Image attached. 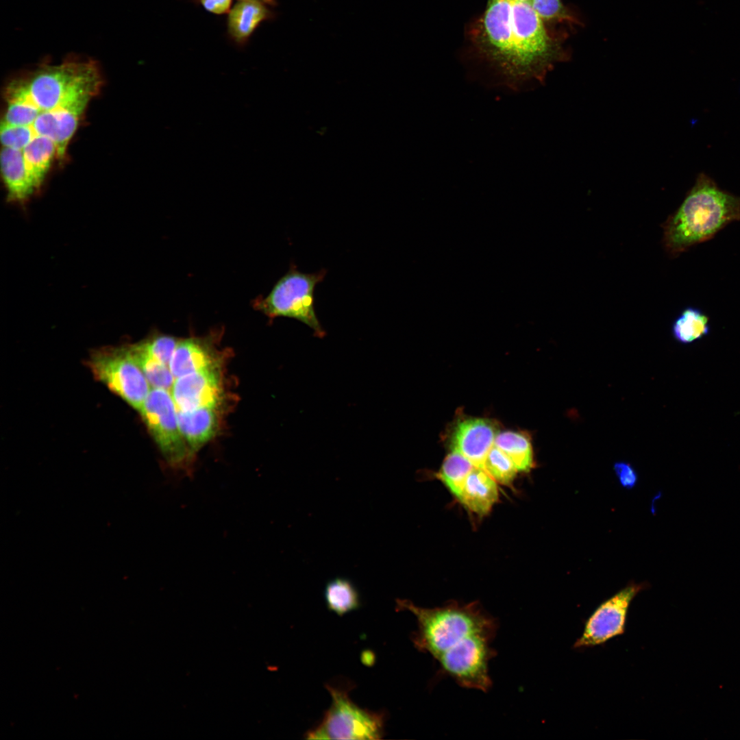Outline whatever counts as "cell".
<instances>
[{
  "label": "cell",
  "mask_w": 740,
  "mask_h": 740,
  "mask_svg": "<svg viewBox=\"0 0 740 740\" xmlns=\"http://www.w3.org/2000/svg\"><path fill=\"white\" fill-rule=\"evenodd\" d=\"M274 4L263 0H238L229 12L227 34L238 45H245L263 21L273 18L269 8Z\"/></svg>",
  "instance_id": "4fadbf2b"
},
{
  "label": "cell",
  "mask_w": 740,
  "mask_h": 740,
  "mask_svg": "<svg viewBox=\"0 0 740 740\" xmlns=\"http://www.w3.org/2000/svg\"><path fill=\"white\" fill-rule=\"evenodd\" d=\"M22 81L43 112L54 108L79 88L101 85V76L94 61L71 58L56 65H42Z\"/></svg>",
  "instance_id": "52a82bcc"
},
{
  "label": "cell",
  "mask_w": 740,
  "mask_h": 740,
  "mask_svg": "<svg viewBox=\"0 0 740 740\" xmlns=\"http://www.w3.org/2000/svg\"><path fill=\"white\" fill-rule=\"evenodd\" d=\"M178 342L174 336L156 334L137 344L150 356L169 366Z\"/></svg>",
  "instance_id": "484cf974"
},
{
  "label": "cell",
  "mask_w": 740,
  "mask_h": 740,
  "mask_svg": "<svg viewBox=\"0 0 740 740\" xmlns=\"http://www.w3.org/2000/svg\"><path fill=\"white\" fill-rule=\"evenodd\" d=\"M127 346L151 388L164 389L171 392L175 378L169 367L150 356L137 343L127 345Z\"/></svg>",
  "instance_id": "603a6c76"
},
{
  "label": "cell",
  "mask_w": 740,
  "mask_h": 740,
  "mask_svg": "<svg viewBox=\"0 0 740 740\" xmlns=\"http://www.w3.org/2000/svg\"><path fill=\"white\" fill-rule=\"evenodd\" d=\"M614 470L620 484L625 488L634 487L637 482V474L633 467L625 462H617L614 465Z\"/></svg>",
  "instance_id": "f1b7e54d"
},
{
  "label": "cell",
  "mask_w": 740,
  "mask_h": 740,
  "mask_svg": "<svg viewBox=\"0 0 740 740\" xmlns=\"http://www.w3.org/2000/svg\"><path fill=\"white\" fill-rule=\"evenodd\" d=\"M88 366L95 378L134 409L140 410L152 388L127 345L94 350Z\"/></svg>",
  "instance_id": "ba28073f"
},
{
  "label": "cell",
  "mask_w": 740,
  "mask_h": 740,
  "mask_svg": "<svg viewBox=\"0 0 740 740\" xmlns=\"http://www.w3.org/2000/svg\"><path fill=\"white\" fill-rule=\"evenodd\" d=\"M100 85H90L71 93L54 108L42 112L32 125L36 135L51 139L57 147L56 156L63 159L70 139L90 99Z\"/></svg>",
  "instance_id": "30bf717a"
},
{
  "label": "cell",
  "mask_w": 740,
  "mask_h": 740,
  "mask_svg": "<svg viewBox=\"0 0 740 740\" xmlns=\"http://www.w3.org/2000/svg\"><path fill=\"white\" fill-rule=\"evenodd\" d=\"M710 330L709 317L701 309L693 306L684 308L671 325L674 339L684 345L702 338Z\"/></svg>",
  "instance_id": "ffe728a7"
},
{
  "label": "cell",
  "mask_w": 740,
  "mask_h": 740,
  "mask_svg": "<svg viewBox=\"0 0 740 740\" xmlns=\"http://www.w3.org/2000/svg\"><path fill=\"white\" fill-rule=\"evenodd\" d=\"M484 470L503 485L510 484L518 472L510 458L495 445L487 454Z\"/></svg>",
  "instance_id": "d4e9b609"
},
{
  "label": "cell",
  "mask_w": 740,
  "mask_h": 740,
  "mask_svg": "<svg viewBox=\"0 0 740 740\" xmlns=\"http://www.w3.org/2000/svg\"><path fill=\"white\" fill-rule=\"evenodd\" d=\"M324 597L328 608L342 616L360 606L359 592L349 579L336 577L329 580L324 589Z\"/></svg>",
  "instance_id": "7402d4cb"
},
{
  "label": "cell",
  "mask_w": 740,
  "mask_h": 740,
  "mask_svg": "<svg viewBox=\"0 0 740 740\" xmlns=\"http://www.w3.org/2000/svg\"><path fill=\"white\" fill-rule=\"evenodd\" d=\"M263 1H265L269 2V3H273V4H274V3H275V1H274V0H263Z\"/></svg>",
  "instance_id": "1f68e13d"
},
{
  "label": "cell",
  "mask_w": 740,
  "mask_h": 740,
  "mask_svg": "<svg viewBox=\"0 0 740 740\" xmlns=\"http://www.w3.org/2000/svg\"><path fill=\"white\" fill-rule=\"evenodd\" d=\"M1 169L10 201L24 204L35 193L27 175L22 150L3 147Z\"/></svg>",
  "instance_id": "e0dca14e"
},
{
  "label": "cell",
  "mask_w": 740,
  "mask_h": 740,
  "mask_svg": "<svg viewBox=\"0 0 740 740\" xmlns=\"http://www.w3.org/2000/svg\"><path fill=\"white\" fill-rule=\"evenodd\" d=\"M171 393L178 410L217 408L223 395L219 367L176 378Z\"/></svg>",
  "instance_id": "8fae6325"
},
{
  "label": "cell",
  "mask_w": 740,
  "mask_h": 740,
  "mask_svg": "<svg viewBox=\"0 0 740 740\" xmlns=\"http://www.w3.org/2000/svg\"><path fill=\"white\" fill-rule=\"evenodd\" d=\"M643 588L642 584H630L600 604L587 619L573 648H593L623 634L630 603Z\"/></svg>",
  "instance_id": "9c48e42d"
},
{
  "label": "cell",
  "mask_w": 740,
  "mask_h": 740,
  "mask_svg": "<svg viewBox=\"0 0 740 740\" xmlns=\"http://www.w3.org/2000/svg\"><path fill=\"white\" fill-rule=\"evenodd\" d=\"M351 682L325 684L332 702L319 724L306 734L308 739H382L385 713L371 711L354 703L349 697Z\"/></svg>",
  "instance_id": "277c9868"
},
{
  "label": "cell",
  "mask_w": 740,
  "mask_h": 740,
  "mask_svg": "<svg viewBox=\"0 0 740 740\" xmlns=\"http://www.w3.org/2000/svg\"><path fill=\"white\" fill-rule=\"evenodd\" d=\"M497 428L487 419L468 418L459 421L451 437L452 451L458 452L478 468L484 470V462L494 445Z\"/></svg>",
  "instance_id": "7c38bea8"
},
{
  "label": "cell",
  "mask_w": 740,
  "mask_h": 740,
  "mask_svg": "<svg viewBox=\"0 0 740 740\" xmlns=\"http://www.w3.org/2000/svg\"><path fill=\"white\" fill-rule=\"evenodd\" d=\"M396 610L415 616L417 629L412 642L417 650L434 658L441 674L461 687L489 691L493 685L489 663L497 653L492 643L499 624L478 602L454 601L426 608L397 599Z\"/></svg>",
  "instance_id": "6da1fadb"
},
{
  "label": "cell",
  "mask_w": 740,
  "mask_h": 740,
  "mask_svg": "<svg viewBox=\"0 0 740 740\" xmlns=\"http://www.w3.org/2000/svg\"><path fill=\"white\" fill-rule=\"evenodd\" d=\"M474 467L463 455L452 451L445 457L437 477L457 499L468 475Z\"/></svg>",
  "instance_id": "cb8c5ba5"
},
{
  "label": "cell",
  "mask_w": 740,
  "mask_h": 740,
  "mask_svg": "<svg viewBox=\"0 0 740 740\" xmlns=\"http://www.w3.org/2000/svg\"><path fill=\"white\" fill-rule=\"evenodd\" d=\"M530 5L542 20H571L560 0H532Z\"/></svg>",
  "instance_id": "83f0119b"
},
{
  "label": "cell",
  "mask_w": 740,
  "mask_h": 740,
  "mask_svg": "<svg viewBox=\"0 0 740 740\" xmlns=\"http://www.w3.org/2000/svg\"><path fill=\"white\" fill-rule=\"evenodd\" d=\"M498 498L497 482L484 470L475 467L468 475L457 500L467 510L484 516L491 511Z\"/></svg>",
  "instance_id": "2e32d148"
},
{
  "label": "cell",
  "mask_w": 740,
  "mask_h": 740,
  "mask_svg": "<svg viewBox=\"0 0 740 740\" xmlns=\"http://www.w3.org/2000/svg\"><path fill=\"white\" fill-rule=\"evenodd\" d=\"M515 1H519V2H523V3H530H530L532 1V0H515Z\"/></svg>",
  "instance_id": "4dcf8cb0"
},
{
  "label": "cell",
  "mask_w": 740,
  "mask_h": 740,
  "mask_svg": "<svg viewBox=\"0 0 740 740\" xmlns=\"http://www.w3.org/2000/svg\"><path fill=\"white\" fill-rule=\"evenodd\" d=\"M177 411L170 391L152 388L138 412L166 466L173 473L191 477L195 455L181 433Z\"/></svg>",
  "instance_id": "5b68a950"
},
{
  "label": "cell",
  "mask_w": 740,
  "mask_h": 740,
  "mask_svg": "<svg viewBox=\"0 0 740 740\" xmlns=\"http://www.w3.org/2000/svg\"><path fill=\"white\" fill-rule=\"evenodd\" d=\"M494 445L505 453L518 471L528 472L534 465L533 449L529 436L524 433L506 431L496 435Z\"/></svg>",
  "instance_id": "44dd1931"
},
{
  "label": "cell",
  "mask_w": 740,
  "mask_h": 740,
  "mask_svg": "<svg viewBox=\"0 0 740 740\" xmlns=\"http://www.w3.org/2000/svg\"><path fill=\"white\" fill-rule=\"evenodd\" d=\"M169 367L176 379L219 367V363L206 340L188 338L179 340Z\"/></svg>",
  "instance_id": "5bb4252c"
},
{
  "label": "cell",
  "mask_w": 740,
  "mask_h": 740,
  "mask_svg": "<svg viewBox=\"0 0 740 740\" xmlns=\"http://www.w3.org/2000/svg\"><path fill=\"white\" fill-rule=\"evenodd\" d=\"M325 275V269L306 273L292 264L270 293L264 298H258L254 306L271 319L284 317L298 320L312 329L317 336L322 338L325 332L316 314L314 292Z\"/></svg>",
  "instance_id": "8992f818"
},
{
  "label": "cell",
  "mask_w": 740,
  "mask_h": 740,
  "mask_svg": "<svg viewBox=\"0 0 740 740\" xmlns=\"http://www.w3.org/2000/svg\"><path fill=\"white\" fill-rule=\"evenodd\" d=\"M206 10L215 14H223L230 11L232 0H199Z\"/></svg>",
  "instance_id": "f546056e"
},
{
  "label": "cell",
  "mask_w": 740,
  "mask_h": 740,
  "mask_svg": "<svg viewBox=\"0 0 740 740\" xmlns=\"http://www.w3.org/2000/svg\"><path fill=\"white\" fill-rule=\"evenodd\" d=\"M8 107L2 122L14 125H32L42 112L35 103L25 84L12 82L7 90Z\"/></svg>",
  "instance_id": "d6986e66"
},
{
  "label": "cell",
  "mask_w": 740,
  "mask_h": 740,
  "mask_svg": "<svg viewBox=\"0 0 740 740\" xmlns=\"http://www.w3.org/2000/svg\"><path fill=\"white\" fill-rule=\"evenodd\" d=\"M737 221L740 197L720 189L708 176L701 174L680 207L663 225L664 249L670 257H678Z\"/></svg>",
  "instance_id": "3957f363"
},
{
  "label": "cell",
  "mask_w": 740,
  "mask_h": 740,
  "mask_svg": "<svg viewBox=\"0 0 740 740\" xmlns=\"http://www.w3.org/2000/svg\"><path fill=\"white\" fill-rule=\"evenodd\" d=\"M35 136L32 125H14L1 121L0 138L3 147L23 150Z\"/></svg>",
  "instance_id": "4316f807"
},
{
  "label": "cell",
  "mask_w": 740,
  "mask_h": 740,
  "mask_svg": "<svg viewBox=\"0 0 740 740\" xmlns=\"http://www.w3.org/2000/svg\"><path fill=\"white\" fill-rule=\"evenodd\" d=\"M22 151L28 180L36 192L40 188L56 156L57 147L51 139L36 135Z\"/></svg>",
  "instance_id": "ac0fdd59"
},
{
  "label": "cell",
  "mask_w": 740,
  "mask_h": 740,
  "mask_svg": "<svg viewBox=\"0 0 740 740\" xmlns=\"http://www.w3.org/2000/svg\"><path fill=\"white\" fill-rule=\"evenodd\" d=\"M216 408H201L191 410L177 409L181 433L195 455L217 432L219 420Z\"/></svg>",
  "instance_id": "9a60e30c"
},
{
  "label": "cell",
  "mask_w": 740,
  "mask_h": 740,
  "mask_svg": "<svg viewBox=\"0 0 740 740\" xmlns=\"http://www.w3.org/2000/svg\"><path fill=\"white\" fill-rule=\"evenodd\" d=\"M476 39L481 55L514 90L529 80L543 82L563 56L531 5L515 0H489Z\"/></svg>",
  "instance_id": "7a4b0ae2"
}]
</instances>
